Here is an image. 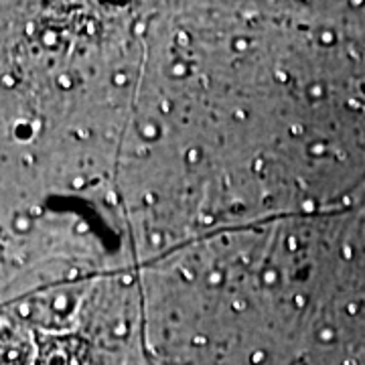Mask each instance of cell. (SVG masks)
<instances>
[{
  "label": "cell",
  "mask_w": 365,
  "mask_h": 365,
  "mask_svg": "<svg viewBox=\"0 0 365 365\" xmlns=\"http://www.w3.org/2000/svg\"><path fill=\"white\" fill-rule=\"evenodd\" d=\"M124 81H126V76H124V73L116 76V83H124Z\"/></svg>",
  "instance_id": "2"
},
{
  "label": "cell",
  "mask_w": 365,
  "mask_h": 365,
  "mask_svg": "<svg viewBox=\"0 0 365 365\" xmlns=\"http://www.w3.org/2000/svg\"><path fill=\"white\" fill-rule=\"evenodd\" d=\"M59 81H61L63 86H69V79H67V78H61V79H59Z\"/></svg>",
  "instance_id": "5"
},
{
  "label": "cell",
  "mask_w": 365,
  "mask_h": 365,
  "mask_svg": "<svg viewBox=\"0 0 365 365\" xmlns=\"http://www.w3.org/2000/svg\"><path fill=\"white\" fill-rule=\"evenodd\" d=\"M311 93H313V96H321V88L317 86V88H313V91H311Z\"/></svg>",
  "instance_id": "4"
},
{
  "label": "cell",
  "mask_w": 365,
  "mask_h": 365,
  "mask_svg": "<svg viewBox=\"0 0 365 365\" xmlns=\"http://www.w3.org/2000/svg\"><path fill=\"white\" fill-rule=\"evenodd\" d=\"M217 280H222V274H213V276H211V282H217Z\"/></svg>",
  "instance_id": "3"
},
{
  "label": "cell",
  "mask_w": 365,
  "mask_h": 365,
  "mask_svg": "<svg viewBox=\"0 0 365 365\" xmlns=\"http://www.w3.org/2000/svg\"><path fill=\"white\" fill-rule=\"evenodd\" d=\"M187 160L195 163V160H197V150H189V153H187Z\"/></svg>",
  "instance_id": "1"
}]
</instances>
